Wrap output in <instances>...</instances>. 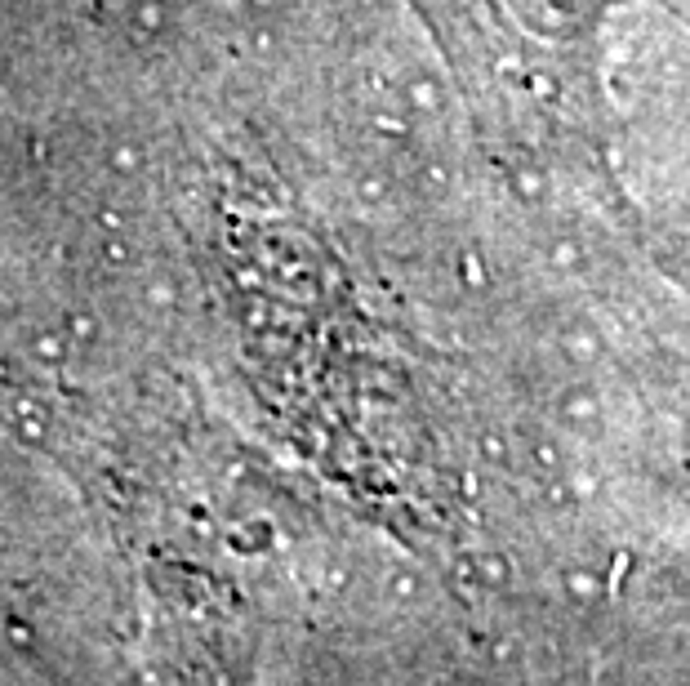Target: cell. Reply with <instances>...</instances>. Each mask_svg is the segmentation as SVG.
<instances>
[{"label": "cell", "instance_id": "1", "mask_svg": "<svg viewBox=\"0 0 690 686\" xmlns=\"http://www.w3.org/2000/svg\"><path fill=\"white\" fill-rule=\"evenodd\" d=\"M9 642H14V646H32V628H27V624H9Z\"/></svg>", "mask_w": 690, "mask_h": 686}]
</instances>
